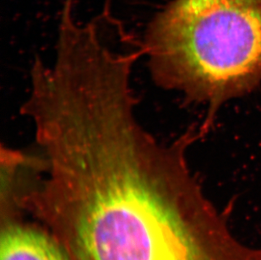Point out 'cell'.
<instances>
[{"label":"cell","mask_w":261,"mask_h":260,"mask_svg":"<svg viewBox=\"0 0 261 260\" xmlns=\"http://www.w3.org/2000/svg\"><path fill=\"white\" fill-rule=\"evenodd\" d=\"M137 103L127 94L91 96L36 130L42 163L19 203L70 260H194L185 153L200 134L159 142Z\"/></svg>","instance_id":"1"},{"label":"cell","mask_w":261,"mask_h":260,"mask_svg":"<svg viewBox=\"0 0 261 260\" xmlns=\"http://www.w3.org/2000/svg\"><path fill=\"white\" fill-rule=\"evenodd\" d=\"M142 49L158 86L208 105L203 135L222 104L261 83V0H173Z\"/></svg>","instance_id":"2"},{"label":"cell","mask_w":261,"mask_h":260,"mask_svg":"<svg viewBox=\"0 0 261 260\" xmlns=\"http://www.w3.org/2000/svg\"><path fill=\"white\" fill-rule=\"evenodd\" d=\"M0 260H70L46 227L1 216Z\"/></svg>","instance_id":"3"}]
</instances>
